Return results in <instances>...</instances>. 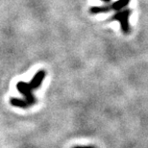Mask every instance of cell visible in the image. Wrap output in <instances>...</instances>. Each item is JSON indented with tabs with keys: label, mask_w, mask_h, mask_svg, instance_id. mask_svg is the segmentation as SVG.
<instances>
[{
	"label": "cell",
	"mask_w": 148,
	"mask_h": 148,
	"mask_svg": "<svg viewBox=\"0 0 148 148\" xmlns=\"http://www.w3.org/2000/svg\"><path fill=\"white\" fill-rule=\"evenodd\" d=\"M101 1H103V2H105V3H110L112 0H101Z\"/></svg>",
	"instance_id": "cell-5"
},
{
	"label": "cell",
	"mask_w": 148,
	"mask_h": 148,
	"mask_svg": "<svg viewBox=\"0 0 148 148\" xmlns=\"http://www.w3.org/2000/svg\"><path fill=\"white\" fill-rule=\"evenodd\" d=\"M130 0H117L112 4L105 5V6H95L91 7L90 12L91 14H99V13H107L110 11H120L122 9L126 8L128 6Z\"/></svg>",
	"instance_id": "cell-2"
},
{
	"label": "cell",
	"mask_w": 148,
	"mask_h": 148,
	"mask_svg": "<svg viewBox=\"0 0 148 148\" xmlns=\"http://www.w3.org/2000/svg\"><path fill=\"white\" fill-rule=\"evenodd\" d=\"M132 11L130 9H122L120 11H117L114 16L110 18V21L117 20L120 22L121 30L124 34H128L130 32V25H129V17L131 16Z\"/></svg>",
	"instance_id": "cell-3"
},
{
	"label": "cell",
	"mask_w": 148,
	"mask_h": 148,
	"mask_svg": "<svg viewBox=\"0 0 148 148\" xmlns=\"http://www.w3.org/2000/svg\"><path fill=\"white\" fill-rule=\"evenodd\" d=\"M46 73L44 70H40L36 73L34 78L29 83L25 82H18L16 85V88L18 90L20 93L24 96L23 99L20 98H11L10 103L12 106L21 109H27L30 106H33L37 103L36 97L34 96L33 91L37 90L42 84L44 78H45Z\"/></svg>",
	"instance_id": "cell-1"
},
{
	"label": "cell",
	"mask_w": 148,
	"mask_h": 148,
	"mask_svg": "<svg viewBox=\"0 0 148 148\" xmlns=\"http://www.w3.org/2000/svg\"><path fill=\"white\" fill-rule=\"evenodd\" d=\"M73 148H96L94 146H91V145H88V146H75Z\"/></svg>",
	"instance_id": "cell-4"
}]
</instances>
